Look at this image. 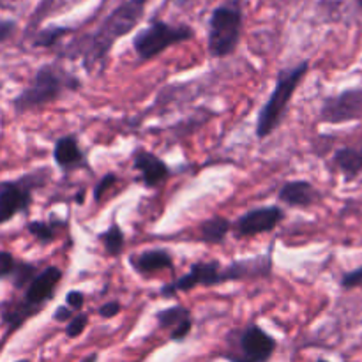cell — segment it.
I'll list each match as a JSON object with an SVG mask.
<instances>
[{
    "mask_svg": "<svg viewBox=\"0 0 362 362\" xmlns=\"http://www.w3.org/2000/svg\"><path fill=\"white\" fill-rule=\"evenodd\" d=\"M147 4L148 0H124L101 21V25L95 28V32H92L85 45L83 57L88 71H92V67L98 64L105 62L113 45L140 23Z\"/></svg>",
    "mask_w": 362,
    "mask_h": 362,
    "instance_id": "1",
    "label": "cell"
},
{
    "mask_svg": "<svg viewBox=\"0 0 362 362\" xmlns=\"http://www.w3.org/2000/svg\"><path fill=\"white\" fill-rule=\"evenodd\" d=\"M80 80L76 76L66 74L60 67L53 66V64H46L35 71L30 85L25 87L13 99V108L16 110V113L41 108L48 103L57 101L66 88L67 90H76V88H80Z\"/></svg>",
    "mask_w": 362,
    "mask_h": 362,
    "instance_id": "2",
    "label": "cell"
},
{
    "mask_svg": "<svg viewBox=\"0 0 362 362\" xmlns=\"http://www.w3.org/2000/svg\"><path fill=\"white\" fill-rule=\"evenodd\" d=\"M310 71V62L297 64V66L288 67V69H281L276 78L274 90L269 95L267 103L262 106L260 113L257 119V136L258 138H267L269 134L274 133L283 122L286 115V108H288L290 101H292L293 94H296L297 87L303 81Z\"/></svg>",
    "mask_w": 362,
    "mask_h": 362,
    "instance_id": "3",
    "label": "cell"
},
{
    "mask_svg": "<svg viewBox=\"0 0 362 362\" xmlns=\"http://www.w3.org/2000/svg\"><path fill=\"white\" fill-rule=\"evenodd\" d=\"M60 279H62V271L55 265H49V267L37 272L35 278L25 288L23 299L4 310L2 322L7 325V332L18 331L25 324V320L39 313L41 308L48 300H52Z\"/></svg>",
    "mask_w": 362,
    "mask_h": 362,
    "instance_id": "4",
    "label": "cell"
},
{
    "mask_svg": "<svg viewBox=\"0 0 362 362\" xmlns=\"http://www.w3.org/2000/svg\"><path fill=\"white\" fill-rule=\"evenodd\" d=\"M243 34L240 0H228L212 11L209 18L207 52L212 59H225L237 49Z\"/></svg>",
    "mask_w": 362,
    "mask_h": 362,
    "instance_id": "5",
    "label": "cell"
},
{
    "mask_svg": "<svg viewBox=\"0 0 362 362\" xmlns=\"http://www.w3.org/2000/svg\"><path fill=\"white\" fill-rule=\"evenodd\" d=\"M194 30L189 25H172L154 18L145 28L138 30L133 37V48L141 60H151L170 46L191 41Z\"/></svg>",
    "mask_w": 362,
    "mask_h": 362,
    "instance_id": "6",
    "label": "cell"
},
{
    "mask_svg": "<svg viewBox=\"0 0 362 362\" xmlns=\"http://www.w3.org/2000/svg\"><path fill=\"white\" fill-rule=\"evenodd\" d=\"M48 170L39 168L16 180L0 182V225L11 221L14 216L27 212L32 204V193L45 186Z\"/></svg>",
    "mask_w": 362,
    "mask_h": 362,
    "instance_id": "7",
    "label": "cell"
},
{
    "mask_svg": "<svg viewBox=\"0 0 362 362\" xmlns=\"http://www.w3.org/2000/svg\"><path fill=\"white\" fill-rule=\"evenodd\" d=\"M274 350L276 339L258 325L250 324L239 332L225 357L230 362H267Z\"/></svg>",
    "mask_w": 362,
    "mask_h": 362,
    "instance_id": "8",
    "label": "cell"
},
{
    "mask_svg": "<svg viewBox=\"0 0 362 362\" xmlns=\"http://www.w3.org/2000/svg\"><path fill=\"white\" fill-rule=\"evenodd\" d=\"M320 120L325 124H345L362 120V87L346 88L336 95L324 99Z\"/></svg>",
    "mask_w": 362,
    "mask_h": 362,
    "instance_id": "9",
    "label": "cell"
},
{
    "mask_svg": "<svg viewBox=\"0 0 362 362\" xmlns=\"http://www.w3.org/2000/svg\"><path fill=\"white\" fill-rule=\"evenodd\" d=\"M221 283H226V274L225 269L221 271L219 262H198V264L191 265L187 274L163 286L159 293L163 297H173L179 292H189L197 286H214L221 285Z\"/></svg>",
    "mask_w": 362,
    "mask_h": 362,
    "instance_id": "10",
    "label": "cell"
},
{
    "mask_svg": "<svg viewBox=\"0 0 362 362\" xmlns=\"http://www.w3.org/2000/svg\"><path fill=\"white\" fill-rule=\"evenodd\" d=\"M283 219H285V211L276 205H269V207H258L246 212L232 226L235 237L243 239V237H255L272 232Z\"/></svg>",
    "mask_w": 362,
    "mask_h": 362,
    "instance_id": "11",
    "label": "cell"
},
{
    "mask_svg": "<svg viewBox=\"0 0 362 362\" xmlns=\"http://www.w3.org/2000/svg\"><path fill=\"white\" fill-rule=\"evenodd\" d=\"M133 161L134 168L140 172V179L145 184V187H156L170 177L168 165L161 158H158L154 152L138 148L133 156Z\"/></svg>",
    "mask_w": 362,
    "mask_h": 362,
    "instance_id": "12",
    "label": "cell"
},
{
    "mask_svg": "<svg viewBox=\"0 0 362 362\" xmlns=\"http://www.w3.org/2000/svg\"><path fill=\"white\" fill-rule=\"evenodd\" d=\"M279 200L286 204L288 207L308 209L318 204L322 198L320 191L310 182V180H288L283 184V187L278 193Z\"/></svg>",
    "mask_w": 362,
    "mask_h": 362,
    "instance_id": "13",
    "label": "cell"
},
{
    "mask_svg": "<svg viewBox=\"0 0 362 362\" xmlns=\"http://www.w3.org/2000/svg\"><path fill=\"white\" fill-rule=\"evenodd\" d=\"M53 159H55L57 166L64 170H74V168H87L88 163L85 158L83 151L78 145V140L73 134H67L57 140L55 147H53Z\"/></svg>",
    "mask_w": 362,
    "mask_h": 362,
    "instance_id": "14",
    "label": "cell"
},
{
    "mask_svg": "<svg viewBox=\"0 0 362 362\" xmlns=\"http://www.w3.org/2000/svg\"><path fill=\"white\" fill-rule=\"evenodd\" d=\"M334 161L336 168L341 172L345 177L346 182L357 179L362 175V145L357 147H341L334 152Z\"/></svg>",
    "mask_w": 362,
    "mask_h": 362,
    "instance_id": "15",
    "label": "cell"
},
{
    "mask_svg": "<svg viewBox=\"0 0 362 362\" xmlns=\"http://www.w3.org/2000/svg\"><path fill=\"white\" fill-rule=\"evenodd\" d=\"M131 264L134 265L141 274H152V272L165 271V269L173 267L172 255L166 250H148L140 253L138 257L131 258Z\"/></svg>",
    "mask_w": 362,
    "mask_h": 362,
    "instance_id": "16",
    "label": "cell"
},
{
    "mask_svg": "<svg viewBox=\"0 0 362 362\" xmlns=\"http://www.w3.org/2000/svg\"><path fill=\"white\" fill-rule=\"evenodd\" d=\"M230 230H232L230 219L223 218V216H216V218L207 219L200 226V239L207 244H221L230 233Z\"/></svg>",
    "mask_w": 362,
    "mask_h": 362,
    "instance_id": "17",
    "label": "cell"
},
{
    "mask_svg": "<svg viewBox=\"0 0 362 362\" xmlns=\"http://www.w3.org/2000/svg\"><path fill=\"white\" fill-rule=\"evenodd\" d=\"M156 320H158L161 329H175L177 325H180L182 322L191 320V311L184 306L166 308V310H161L156 313Z\"/></svg>",
    "mask_w": 362,
    "mask_h": 362,
    "instance_id": "18",
    "label": "cell"
},
{
    "mask_svg": "<svg viewBox=\"0 0 362 362\" xmlns=\"http://www.w3.org/2000/svg\"><path fill=\"white\" fill-rule=\"evenodd\" d=\"M103 246H105L106 253L112 255V257H117V255L122 253L124 250V232L117 223H113L106 232H103L99 235Z\"/></svg>",
    "mask_w": 362,
    "mask_h": 362,
    "instance_id": "19",
    "label": "cell"
},
{
    "mask_svg": "<svg viewBox=\"0 0 362 362\" xmlns=\"http://www.w3.org/2000/svg\"><path fill=\"white\" fill-rule=\"evenodd\" d=\"M71 28L67 27H48V28H42L35 34L34 37V46L37 48H52L53 45L60 41L66 34H69Z\"/></svg>",
    "mask_w": 362,
    "mask_h": 362,
    "instance_id": "20",
    "label": "cell"
},
{
    "mask_svg": "<svg viewBox=\"0 0 362 362\" xmlns=\"http://www.w3.org/2000/svg\"><path fill=\"white\" fill-rule=\"evenodd\" d=\"M35 274H37V269H35V265L18 260L16 269H14L13 276H11L14 288H18V290L27 288V285L35 278Z\"/></svg>",
    "mask_w": 362,
    "mask_h": 362,
    "instance_id": "21",
    "label": "cell"
},
{
    "mask_svg": "<svg viewBox=\"0 0 362 362\" xmlns=\"http://www.w3.org/2000/svg\"><path fill=\"white\" fill-rule=\"evenodd\" d=\"M27 230L30 235H34L37 239V243L41 244H49L55 237V225L53 223H45V221H28Z\"/></svg>",
    "mask_w": 362,
    "mask_h": 362,
    "instance_id": "22",
    "label": "cell"
},
{
    "mask_svg": "<svg viewBox=\"0 0 362 362\" xmlns=\"http://www.w3.org/2000/svg\"><path fill=\"white\" fill-rule=\"evenodd\" d=\"M87 324H88V317L85 313L76 315V317L71 318L69 324H67L66 327L67 338H78V336L83 332V329L87 327Z\"/></svg>",
    "mask_w": 362,
    "mask_h": 362,
    "instance_id": "23",
    "label": "cell"
},
{
    "mask_svg": "<svg viewBox=\"0 0 362 362\" xmlns=\"http://www.w3.org/2000/svg\"><path fill=\"white\" fill-rule=\"evenodd\" d=\"M18 260L9 253V251H0V279L11 278L16 269Z\"/></svg>",
    "mask_w": 362,
    "mask_h": 362,
    "instance_id": "24",
    "label": "cell"
},
{
    "mask_svg": "<svg viewBox=\"0 0 362 362\" xmlns=\"http://www.w3.org/2000/svg\"><path fill=\"white\" fill-rule=\"evenodd\" d=\"M361 285H362V265L361 267L354 269V271L346 272V274H343L341 286L345 290H354Z\"/></svg>",
    "mask_w": 362,
    "mask_h": 362,
    "instance_id": "25",
    "label": "cell"
},
{
    "mask_svg": "<svg viewBox=\"0 0 362 362\" xmlns=\"http://www.w3.org/2000/svg\"><path fill=\"white\" fill-rule=\"evenodd\" d=\"M115 180H117L115 173H106V175L103 177L101 180H99L98 186L94 187V200L95 202H101V198L105 197L106 191H108L110 187H112L113 184H115Z\"/></svg>",
    "mask_w": 362,
    "mask_h": 362,
    "instance_id": "26",
    "label": "cell"
},
{
    "mask_svg": "<svg viewBox=\"0 0 362 362\" xmlns=\"http://www.w3.org/2000/svg\"><path fill=\"white\" fill-rule=\"evenodd\" d=\"M99 317L103 318H113L120 313V303L119 300H110V303H105L98 310Z\"/></svg>",
    "mask_w": 362,
    "mask_h": 362,
    "instance_id": "27",
    "label": "cell"
},
{
    "mask_svg": "<svg viewBox=\"0 0 362 362\" xmlns=\"http://www.w3.org/2000/svg\"><path fill=\"white\" fill-rule=\"evenodd\" d=\"M191 329H193V318H191V320L182 322L180 325H177V327L172 331V334H170V338H172L173 341H180V339H184L187 334H189Z\"/></svg>",
    "mask_w": 362,
    "mask_h": 362,
    "instance_id": "28",
    "label": "cell"
},
{
    "mask_svg": "<svg viewBox=\"0 0 362 362\" xmlns=\"http://www.w3.org/2000/svg\"><path fill=\"white\" fill-rule=\"evenodd\" d=\"M83 303H85V296L81 292H78V290H71V292L66 296V304L69 310H81Z\"/></svg>",
    "mask_w": 362,
    "mask_h": 362,
    "instance_id": "29",
    "label": "cell"
},
{
    "mask_svg": "<svg viewBox=\"0 0 362 362\" xmlns=\"http://www.w3.org/2000/svg\"><path fill=\"white\" fill-rule=\"evenodd\" d=\"M16 32V21L14 20H0V42H6L13 37Z\"/></svg>",
    "mask_w": 362,
    "mask_h": 362,
    "instance_id": "30",
    "label": "cell"
},
{
    "mask_svg": "<svg viewBox=\"0 0 362 362\" xmlns=\"http://www.w3.org/2000/svg\"><path fill=\"white\" fill-rule=\"evenodd\" d=\"M71 318H73V310H69L67 306H59L55 315H53V320L55 322H69Z\"/></svg>",
    "mask_w": 362,
    "mask_h": 362,
    "instance_id": "31",
    "label": "cell"
},
{
    "mask_svg": "<svg viewBox=\"0 0 362 362\" xmlns=\"http://www.w3.org/2000/svg\"><path fill=\"white\" fill-rule=\"evenodd\" d=\"M165 2L166 4H173V6H177V7H186V6H189L193 0H165Z\"/></svg>",
    "mask_w": 362,
    "mask_h": 362,
    "instance_id": "32",
    "label": "cell"
},
{
    "mask_svg": "<svg viewBox=\"0 0 362 362\" xmlns=\"http://www.w3.org/2000/svg\"><path fill=\"white\" fill-rule=\"evenodd\" d=\"M81 362H98V354H90V356L85 357Z\"/></svg>",
    "mask_w": 362,
    "mask_h": 362,
    "instance_id": "33",
    "label": "cell"
},
{
    "mask_svg": "<svg viewBox=\"0 0 362 362\" xmlns=\"http://www.w3.org/2000/svg\"><path fill=\"white\" fill-rule=\"evenodd\" d=\"M357 2H359V6H361V9H362V0H357Z\"/></svg>",
    "mask_w": 362,
    "mask_h": 362,
    "instance_id": "34",
    "label": "cell"
},
{
    "mask_svg": "<svg viewBox=\"0 0 362 362\" xmlns=\"http://www.w3.org/2000/svg\"><path fill=\"white\" fill-rule=\"evenodd\" d=\"M317 362H329V361H324V359H320V361H317Z\"/></svg>",
    "mask_w": 362,
    "mask_h": 362,
    "instance_id": "35",
    "label": "cell"
},
{
    "mask_svg": "<svg viewBox=\"0 0 362 362\" xmlns=\"http://www.w3.org/2000/svg\"><path fill=\"white\" fill-rule=\"evenodd\" d=\"M18 362H28L27 359H23V361H18Z\"/></svg>",
    "mask_w": 362,
    "mask_h": 362,
    "instance_id": "36",
    "label": "cell"
},
{
    "mask_svg": "<svg viewBox=\"0 0 362 362\" xmlns=\"http://www.w3.org/2000/svg\"><path fill=\"white\" fill-rule=\"evenodd\" d=\"M2 4H4V0H0V6H2Z\"/></svg>",
    "mask_w": 362,
    "mask_h": 362,
    "instance_id": "37",
    "label": "cell"
}]
</instances>
